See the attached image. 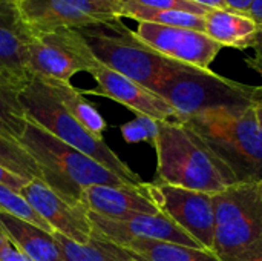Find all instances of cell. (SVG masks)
<instances>
[{"instance_id":"f1b7e54d","label":"cell","mask_w":262,"mask_h":261,"mask_svg":"<svg viewBox=\"0 0 262 261\" xmlns=\"http://www.w3.org/2000/svg\"><path fill=\"white\" fill-rule=\"evenodd\" d=\"M0 261H32L0 231Z\"/></svg>"},{"instance_id":"6da1fadb","label":"cell","mask_w":262,"mask_h":261,"mask_svg":"<svg viewBox=\"0 0 262 261\" xmlns=\"http://www.w3.org/2000/svg\"><path fill=\"white\" fill-rule=\"evenodd\" d=\"M154 148L158 183L210 195L236 185L229 168L184 122H158Z\"/></svg>"},{"instance_id":"5bb4252c","label":"cell","mask_w":262,"mask_h":261,"mask_svg":"<svg viewBox=\"0 0 262 261\" xmlns=\"http://www.w3.org/2000/svg\"><path fill=\"white\" fill-rule=\"evenodd\" d=\"M89 220L94 232L118 246L129 240L140 238L178 243L190 248H201L189 234H186L181 228H178L172 220H169L163 214H135L132 217L117 220L89 212Z\"/></svg>"},{"instance_id":"8d00e7d4","label":"cell","mask_w":262,"mask_h":261,"mask_svg":"<svg viewBox=\"0 0 262 261\" xmlns=\"http://www.w3.org/2000/svg\"><path fill=\"white\" fill-rule=\"evenodd\" d=\"M130 261H135V260H130Z\"/></svg>"},{"instance_id":"cb8c5ba5","label":"cell","mask_w":262,"mask_h":261,"mask_svg":"<svg viewBox=\"0 0 262 261\" xmlns=\"http://www.w3.org/2000/svg\"><path fill=\"white\" fill-rule=\"evenodd\" d=\"M18 94L17 91L0 88V134L14 142L21 138L28 126Z\"/></svg>"},{"instance_id":"44dd1931","label":"cell","mask_w":262,"mask_h":261,"mask_svg":"<svg viewBox=\"0 0 262 261\" xmlns=\"http://www.w3.org/2000/svg\"><path fill=\"white\" fill-rule=\"evenodd\" d=\"M54 240L58 245L63 261H130L121 246L100 237L94 229L88 243H75L57 232H54Z\"/></svg>"},{"instance_id":"2e32d148","label":"cell","mask_w":262,"mask_h":261,"mask_svg":"<svg viewBox=\"0 0 262 261\" xmlns=\"http://www.w3.org/2000/svg\"><path fill=\"white\" fill-rule=\"evenodd\" d=\"M81 203L89 212L106 218L123 220L135 214H161L150 200L144 182L141 185H95L81 194Z\"/></svg>"},{"instance_id":"30bf717a","label":"cell","mask_w":262,"mask_h":261,"mask_svg":"<svg viewBox=\"0 0 262 261\" xmlns=\"http://www.w3.org/2000/svg\"><path fill=\"white\" fill-rule=\"evenodd\" d=\"M32 32L77 29L121 18L118 0H15Z\"/></svg>"},{"instance_id":"7402d4cb","label":"cell","mask_w":262,"mask_h":261,"mask_svg":"<svg viewBox=\"0 0 262 261\" xmlns=\"http://www.w3.org/2000/svg\"><path fill=\"white\" fill-rule=\"evenodd\" d=\"M120 15L137 20V22H147L163 26H177V28H190L204 32V20L201 15L173 11V9H157L143 6L134 0H118Z\"/></svg>"},{"instance_id":"4316f807","label":"cell","mask_w":262,"mask_h":261,"mask_svg":"<svg viewBox=\"0 0 262 261\" xmlns=\"http://www.w3.org/2000/svg\"><path fill=\"white\" fill-rule=\"evenodd\" d=\"M143 6L149 8H157V9H173V11H183V12H190L196 15H204L210 8L192 3L189 0H134Z\"/></svg>"},{"instance_id":"8992f818","label":"cell","mask_w":262,"mask_h":261,"mask_svg":"<svg viewBox=\"0 0 262 261\" xmlns=\"http://www.w3.org/2000/svg\"><path fill=\"white\" fill-rule=\"evenodd\" d=\"M215 245L220 261L262 257V197L256 185L236 183L213 195Z\"/></svg>"},{"instance_id":"8fae6325","label":"cell","mask_w":262,"mask_h":261,"mask_svg":"<svg viewBox=\"0 0 262 261\" xmlns=\"http://www.w3.org/2000/svg\"><path fill=\"white\" fill-rule=\"evenodd\" d=\"M135 34L144 45L160 55L206 71L210 69V65L223 49L220 43L207 37L204 32L190 28L138 22Z\"/></svg>"},{"instance_id":"83f0119b","label":"cell","mask_w":262,"mask_h":261,"mask_svg":"<svg viewBox=\"0 0 262 261\" xmlns=\"http://www.w3.org/2000/svg\"><path fill=\"white\" fill-rule=\"evenodd\" d=\"M247 63L250 68L256 69L262 75V57L256 54L255 58H247ZM250 108L259 123V126L262 128V85L259 86H253L252 88V97H250Z\"/></svg>"},{"instance_id":"9a60e30c","label":"cell","mask_w":262,"mask_h":261,"mask_svg":"<svg viewBox=\"0 0 262 261\" xmlns=\"http://www.w3.org/2000/svg\"><path fill=\"white\" fill-rule=\"evenodd\" d=\"M97 82V89L89 91L91 94H100L115 100L137 115H146L157 122H180L175 109L158 94L144 88L143 85L106 68L100 62L89 72Z\"/></svg>"},{"instance_id":"484cf974","label":"cell","mask_w":262,"mask_h":261,"mask_svg":"<svg viewBox=\"0 0 262 261\" xmlns=\"http://www.w3.org/2000/svg\"><path fill=\"white\" fill-rule=\"evenodd\" d=\"M121 134L127 143L147 142L154 146L158 134V122L146 115H137V118L121 126Z\"/></svg>"},{"instance_id":"ba28073f","label":"cell","mask_w":262,"mask_h":261,"mask_svg":"<svg viewBox=\"0 0 262 261\" xmlns=\"http://www.w3.org/2000/svg\"><path fill=\"white\" fill-rule=\"evenodd\" d=\"M98 63L74 29L34 32L28 43V66L34 77L71 83L77 72Z\"/></svg>"},{"instance_id":"1f68e13d","label":"cell","mask_w":262,"mask_h":261,"mask_svg":"<svg viewBox=\"0 0 262 261\" xmlns=\"http://www.w3.org/2000/svg\"><path fill=\"white\" fill-rule=\"evenodd\" d=\"M189 2L201 5V6H206V8H221V9L230 8L226 0H189Z\"/></svg>"},{"instance_id":"d6986e66","label":"cell","mask_w":262,"mask_h":261,"mask_svg":"<svg viewBox=\"0 0 262 261\" xmlns=\"http://www.w3.org/2000/svg\"><path fill=\"white\" fill-rule=\"evenodd\" d=\"M130 260L135 261H220L203 248H190L158 240H129L121 245Z\"/></svg>"},{"instance_id":"277c9868","label":"cell","mask_w":262,"mask_h":261,"mask_svg":"<svg viewBox=\"0 0 262 261\" xmlns=\"http://www.w3.org/2000/svg\"><path fill=\"white\" fill-rule=\"evenodd\" d=\"M74 31L101 65L154 92L177 63L144 45L135 31L123 23V18L95 23Z\"/></svg>"},{"instance_id":"836d02e7","label":"cell","mask_w":262,"mask_h":261,"mask_svg":"<svg viewBox=\"0 0 262 261\" xmlns=\"http://www.w3.org/2000/svg\"><path fill=\"white\" fill-rule=\"evenodd\" d=\"M252 48L255 49V52L258 55L262 57V26H259V29H258V34L255 37V42H253V46Z\"/></svg>"},{"instance_id":"74e56055","label":"cell","mask_w":262,"mask_h":261,"mask_svg":"<svg viewBox=\"0 0 262 261\" xmlns=\"http://www.w3.org/2000/svg\"><path fill=\"white\" fill-rule=\"evenodd\" d=\"M259 26H262V25H259Z\"/></svg>"},{"instance_id":"e575fe53","label":"cell","mask_w":262,"mask_h":261,"mask_svg":"<svg viewBox=\"0 0 262 261\" xmlns=\"http://www.w3.org/2000/svg\"><path fill=\"white\" fill-rule=\"evenodd\" d=\"M256 189H258V192H259V195L262 197V178L256 183Z\"/></svg>"},{"instance_id":"4fadbf2b","label":"cell","mask_w":262,"mask_h":261,"mask_svg":"<svg viewBox=\"0 0 262 261\" xmlns=\"http://www.w3.org/2000/svg\"><path fill=\"white\" fill-rule=\"evenodd\" d=\"M29 206L54 229V232L75 243H88L92 237L89 211L84 205H74L55 194L43 180L28 182L18 192Z\"/></svg>"},{"instance_id":"ffe728a7","label":"cell","mask_w":262,"mask_h":261,"mask_svg":"<svg viewBox=\"0 0 262 261\" xmlns=\"http://www.w3.org/2000/svg\"><path fill=\"white\" fill-rule=\"evenodd\" d=\"M52 95L58 100V103L91 134L98 138H103V132L107 128L106 120L98 112V109L86 100V97L71 83L51 80V78H40Z\"/></svg>"},{"instance_id":"52a82bcc","label":"cell","mask_w":262,"mask_h":261,"mask_svg":"<svg viewBox=\"0 0 262 261\" xmlns=\"http://www.w3.org/2000/svg\"><path fill=\"white\" fill-rule=\"evenodd\" d=\"M252 88L218 75L212 69L175 63L155 94L164 98L183 122L203 112L250 108Z\"/></svg>"},{"instance_id":"f546056e","label":"cell","mask_w":262,"mask_h":261,"mask_svg":"<svg viewBox=\"0 0 262 261\" xmlns=\"http://www.w3.org/2000/svg\"><path fill=\"white\" fill-rule=\"evenodd\" d=\"M0 183L8 186V188H11V189H14L15 192H20V189L28 183V180H25V178L9 172L3 166H0Z\"/></svg>"},{"instance_id":"ac0fdd59","label":"cell","mask_w":262,"mask_h":261,"mask_svg":"<svg viewBox=\"0 0 262 261\" xmlns=\"http://www.w3.org/2000/svg\"><path fill=\"white\" fill-rule=\"evenodd\" d=\"M0 231L32 261H63L54 234L11 214H0Z\"/></svg>"},{"instance_id":"d590c367","label":"cell","mask_w":262,"mask_h":261,"mask_svg":"<svg viewBox=\"0 0 262 261\" xmlns=\"http://www.w3.org/2000/svg\"><path fill=\"white\" fill-rule=\"evenodd\" d=\"M252 261H262V257H259V258H256V260H252Z\"/></svg>"},{"instance_id":"3957f363","label":"cell","mask_w":262,"mask_h":261,"mask_svg":"<svg viewBox=\"0 0 262 261\" xmlns=\"http://www.w3.org/2000/svg\"><path fill=\"white\" fill-rule=\"evenodd\" d=\"M229 168L236 183L262 178V128L252 108L203 112L183 120Z\"/></svg>"},{"instance_id":"d4e9b609","label":"cell","mask_w":262,"mask_h":261,"mask_svg":"<svg viewBox=\"0 0 262 261\" xmlns=\"http://www.w3.org/2000/svg\"><path fill=\"white\" fill-rule=\"evenodd\" d=\"M11 214L25 222H29L40 229L54 234V229L29 206V203L14 189L0 183V214Z\"/></svg>"},{"instance_id":"d6a6232c","label":"cell","mask_w":262,"mask_h":261,"mask_svg":"<svg viewBox=\"0 0 262 261\" xmlns=\"http://www.w3.org/2000/svg\"><path fill=\"white\" fill-rule=\"evenodd\" d=\"M227 5L235 9V11H239V12H247V9L250 8V5L255 2V0H226Z\"/></svg>"},{"instance_id":"9c48e42d","label":"cell","mask_w":262,"mask_h":261,"mask_svg":"<svg viewBox=\"0 0 262 261\" xmlns=\"http://www.w3.org/2000/svg\"><path fill=\"white\" fill-rule=\"evenodd\" d=\"M158 211L189 234L203 249L213 254L215 206L213 195L158 182L144 183Z\"/></svg>"},{"instance_id":"7a4b0ae2","label":"cell","mask_w":262,"mask_h":261,"mask_svg":"<svg viewBox=\"0 0 262 261\" xmlns=\"http://www.w3.org/2000/svg\"><path fill=\"white\" fill-rule=\"evenodd\" d=\"M18 143L38 165L41 180L69 203L83 205L81 194L89 186L127 185L89 155L71 148L29 120Z\"/></svg>"},{"instance_id":"4dcf8cb0","label":"cell","mask_w":262,"mask_h":261,"mask_svg":"<svg viewBox=\"0 0 262 261\" xmlns=\"http://www.w3.org/2000/svg\"><path fill=\"white\" fill-rule=\"evenodd\" d=\"M246 14L250 15L252 18H255L259 25H262V0H255Z\"/></svg>"},{"instance_id":"e0dca14e","label":"cell","mask_w":262,"mask_h":261,"mask_svg":"<svg viewBox=\"0 0 262 261\" xmlns=\"http://www.w3.org/2000/svg\"><path fill=\"white\" fill-rule=\"evenodd\" d=\"M203 20L204 34L223 48H252L259 29V23L255 18L232 8H210L203 15Z\"/></svg>"},{"instance_id":"5b68a950","label":"cell","mask_w":262,"mask_h":261,"mask_svg":"<svg viewBox=\"0 0 262 261\" xmlns=\"http://www.w3.org/2000/svg\"><path fill=\"white\" fill-rule=\"evenodd\" d=\"M25 115L29 122L57 137L71 148L89 155L127 185H141L143 180L134 172L106 143L103 138L91 134L81 126L52 95L48 86L37 77L32 78L28 88L18 94Z\"/></svg>"},{"instance_id":"7c38bea8","label":"cell","mask_w":262,"mask_h":261,"mask_svg":"<svg viewBox=\"0 0 262 261\" xmlns=\"http://www.w3.org/2000/svg\"><path fill=\"white\" fill-rule=\"evenodd\" d=\"M32 34L15 0H0V88L20 92L32 82L34 75L28 66V43Z\"/></svg>"},{"instance_id":"603a6c76","label":"cell","mask_w":262,"mask_h":261,"mask_svg":"<svg viewBox=\"0 0 262 261\" xmlns=\"http://www.w3.org/2000/svg\"><path fill=\"white\" fill-rule=\"evenodd\" d=\"M0 166L9 172L31 182L34 178L41 180V171L31 154L14 140H9L0 134Z\"/></svg>"}]
</instances>
